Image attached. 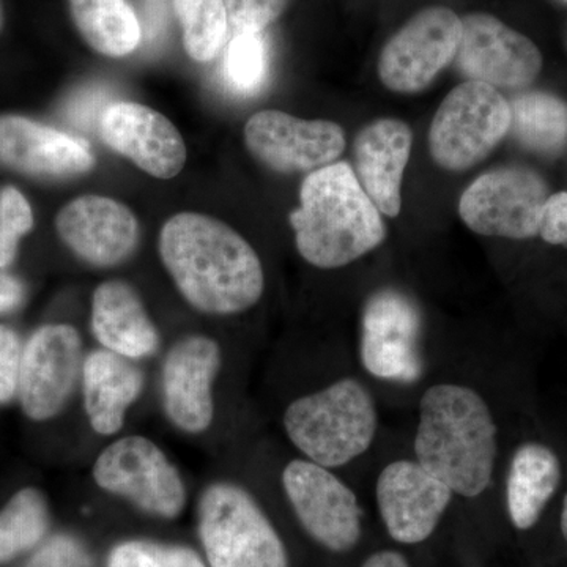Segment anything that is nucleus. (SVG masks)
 <instances>
[{
    "label": "nucleus",
    "instance_id": "nucleus-27",
    "mask_svg": "<svg viewBox=\"0 0 567 567\" xmlns=\"http://www.w3.org/2000/svg\"><path fill=\"white\" fill-rule=\"evenodd\" d=\"M50 528V514L35 488H24L0 513V563L39 546Z\"/></svg>",
    "mask_w": 567,
    "mask_h": 567
},
{
    "label": "nucleus",
    "instance_id": "nucleus-31",
    "mask_svg": "<svg viewBox=\"0 0 567 567\" xmlns=\"http://www.w3.org/2000/svg\"><path fill=\"white\" fill-rule=\"evenodd\" d=\"M25 567H93V559L76 537L59 535L43 544Z\"/></svg>",
    "mask_w": 567,
    "mask_h": 567
},
{
    "label": "nucleus",
    "instance_id": "nucleus-35",
    "mask_svg": "<svg viewBox=\"0 0 567 567\" xmlns=\"http://www.w3.org/2000/svg\"><path fill=\"white\" fill-rule=\"evenodd\" d=\"M104 103L102 92H85L84 95L73 100L70 106V115L74 122L92 123L95 115L99 114L100 106Z\"/></svg>",
    "mask_w": 567,
    "mask_h": 567
},
{
    "label": "nucleus",
    "instance_id": "nucleus-14",
    "mask_svg": "<svg viewBox=\"0 0 567 567\" xmlns=\"http://www.w3.org/2000/svg\"><path fill=\"white\" fill-rule=\"evenodd\" d=\"M82 364L76 328L65 323L39 328L22 350L18 394L25 415L33 421L59 415L76 386Z\"/></svg>",
    "mask_w": 567,
    "mask_h": 567
},
{
    "label": "nucleus",
    "instance_id": "nucleus-28",
    "mask_svg": "<svg viewBox=\"0 0 567 567\" xmlns=\"http://www.w3.org/2000/svg\"><path fill=\"white\" fill-rule=\"evenodd\" d=\"M268 70V48L262 33H235L224 58V76L230 87L252 93L262 87Z\"/></svg>",
    "mask_w": 567,
    "mask_h": 567
},
{
    "label": "nucleus",
    "instance_id": "nucleus-16",
    "mask_svg": "<svg viewBox=\"0 0 567 567\" xmlns=\"http://www.w3.org/2000/svg\"><path fill=\"white\" fill-rule=\"evenodd\" d=\"M221 368L215 339L183 338L166 354L163 365V405L171 423L186 434L208 431L215 416L213 383Z\"/></svg>",
    "mask_w": 567,
    "mask_h": 567
},
{
    "label": "nucleus",
    "instance_id": "nucleus-25",
    "mask_svg": "<svg viewBox=\"0 0 567 567\" xmlns=\"http://www.w3.org/2000/svg\"><path fill=\"white\" fill-rule=\"evenodd\" d=\"M82 39L106 58H125L142 40L141 22L126 0H70Z\"/></svg>",
    "mask_w": 567,
    "mask_h": 567
},
{
    "label": "nucleus",
    "instance_id": "nucleus-29",
    "mask_svg": "<svg viewBox=\"0 0 567 567\" xmlns=\"http://www.w3.org/2000/svg\"><path fill=\"white\" fill-rule=\"evenodd\" d=\"M107 567H207L189 547L153 540H126L112 548Z\"/></svg>",
    "mask_w": 567,
    "mask_h": 567
},
{
    "label": "nucleus",
    "instance_id": "nucleus-9",
    "mask_svg": "<svg viewBox=\"0 0 567 567\" xmlns=\"http://www.w3.org/2000/svg\"><path fill=\"white\" fill-rule=\"evenodd\" d=\"M92 473L96 486L152 516L175 518L185 507L186 488L177 466L145 436H125L104 447Z\"/></svg>",
    "mask_w": 567,
    "mask_h": 567
},
{
    "label": "nucleus",
    "instance_id": "nucleus-7",
    "mask_svg": "<svg viewBox=\"0 0 567 567\" xmlns=\"http://www.w3.org/2000/svg\"><path fill=\"white\" fill-rule=\"evenodd\" d=\"M550 189L527 166H499L476 178L462 193L458 216L472 233L484 237L529 240L539 235Z\"/></svg>",
    "mask_w": 567,
    "mask_h": 567
},
{
    "label": "nucleus",
    "instance_id": "nucleus-34",
    "mask_svg": "<svg viewBox=\"0 0 567 567\" xmlns=\"http://www.w3.org/2000/svg\"><path fill=\"white\" fill-rule=\"evenodd\" d=\"M540 237L546 244L567 246V193H555L544 207Z\"/></svg>",
    "mask_w": 567,
    "mask_h": 567
},
{
    "label": "nucleus",
    "instance_id": "nucleus-32",
    "mask_svg": "<svg viewBox=\"0 0 567 567\" xmlns=\"http://www.w3.org/2000/svg\"><path fill=\"white\" fill-rule=\"evenodd\" d=\"M21 360L20 338L9 327H0V404L10 402L18 394Z\"/></svg>",
    "mask_w": 567,
    "mask_h": 567
},
{
    "label": "nucleus",
    "instance_id": "nucleus-10",
    "mask_svg": "<svg viewBox=\"0 0 567 567\" xmlns=\"http://www.w3.org/2000/svg\"><path fill=\"white\" fill-rule=\"evenodd\" d=\"M461 37L462 18L447 7L417 11L380 52V81L402 95L425 91L456 59Z\"/></svg>",
    "mask_w": 567,
    "mask_h": 567
},
{
    "label": "nucleus",
    "instance_id": "nucleus-8",
    "mask_svg": "<svg viewBox=\"0 0 567 567\" xmlns=\"http://www.w3.org/2000/svg\"><path fill=\"white\" fill-rule=\"evenodd\" d=\"M360 360L369 374L386 382L413 383L423 375V312L404 290L385 287L364 301Z\"/></svg>",
    "mask_w": 567,
    "mask_h": 567
},
{
    "label": "nucleus",
    "instance_id": "nucleus-22",
    "mask_svg": "<svg viewBox=\"0 0 567 567\" xmlns=\"http://www.w3.org/2000/svg\"><path fill=\"white\" fill-rule=\"evenodd\" d=\"M81 379L93 431L104 436L117 434L130 406L140 399L144 375L128 358L102 349L85 358Z\"/></svg>",
    "mask_w": 567,
    "mask_h": 567
},
{
    "label": "nucleus",
    "instance_id": "nucleus-19",
    "mask_svg": "<svg viewBox=\"0 0 567 567\" xmlns=\"http://www.w3.org/2000/svg\"><path fill=\"white\" fill-rule=\"evenodd\" d=\"M0 162L35 177L65 178L89 173L95 164L80 137L20 115L0 117Z\"/></svg>",
    "mask_w": 567,
    "mask_h": 567
},
{
    "label": "nucleus",
    "instance_id": "nucleus-39",
    "mask_svg": "<svg viewBox=\"0 0 567 567\" xmlns=\"http://www.w3.org/2000/svg\"><path fill=\"white\" fill-rule=\"evenodd\" d=\"M561 532H563V536H565V539L567 543V494L565 496V502H563Z\"/></svg>",
    "mask_w": 567,
    "mask_h": 567
},
{
    "label": "nucleus",
    "instance_id": "nucleus-30",
    "mask_svg": "<svg viewBox=\"0 0 567 567\" xmlns=\"http://www.w3.org/2000/svg\"><path fill=\"white\" fill-rule=\"evenodd\" d=\"M290 3L292 0H226L227 17L237 33H262Z\"/></svg>",
    "mask_w": 567,
    "mask_h": 567
},
{
    "label": "nucleus",
    "instance_id": "nucleus-20",
    "mask_svg": "<svg viewBox=\"0 0 567 567\" xmlns=\"http://www.w3.org/2000/svg\"><path fill=\"white\" fill-rule=\"evenodd\" d=\"M412 145V128L399 118H379L368 123L354 136V175L388 218H395L401 213L402 181Z\"/></svg>",
    "mask_w": 567,
    "mask_h": 567
},
{
    "label": "nucleus",
    "instance_id": "nucleus-18",
    "mask_svg": "<svg viewBox=\"0 0 567 567\" xmlns=\"http://www.w3.org/2000/svg\"><path fill=\"white\" fill-rule=\"evenodd\" d=\"M55 229L74 256L93 267L125 262L140 244V223L126 205L111 197H76L59 212Z\"/></svg>",
    "mask_w": 567,
    "mask_h": 567
},
{
    "label": "nucleus",
    "instance_id": "nucleus-1",
    "mask_svg": "<svg viewBox=\"0 0 567 567\" xmlns=\"http://www.w3.org/2000/svg\"><path fill=\"white\" fill-rule=\"evenodd\" d=\"M158 249L178 292L197 311L238 315L262 297L265 275L259 256L219 219L203 213H178L164 223Z\"/></svg>",
    "mask_w": 567,
    "mask_h": 567
},
{
    "label": "nucleus",
    "instance_id": "nucleus-21",
    "mask_svg": "<svg viewBox=\"0 0 567 567\" xmlns=\"http://www.w3.org/2000/svg\"><path fill=\"white\" fill-rule=\"evenodd\" d=\"M92 331L103 349L141 360L158 350L159 334L140 293L123 281L100 284L92 300Z\"/></svg>",
    "mask_w": 567,
    "mask_h": 567
},
{
    "label": "nucleus",
    "instance_id": "nucleus-15",
    "mask_svg": "<svg viewBox=\"0 0 567 567\" xmlns=\"http://www.w3.org/2000/svg\"><path fill=\"white\" fill-rule=\"evenodd\" d=\"M453 491L416 461H395L377 480L380 516L394 540L423 543L450 506Z\"/></svg>",
    "mask_w": 567,
    "mask_h": 567
},
{
    "label": "nucleus",
    "instance_id": "nucleus-13",
    "mask_svg": "<svg viewBox=\"0 0 567 567\" xmlns=\"http://www.w3.org/2000/svg\"><path fill=\"white\" fill-rule=\"evenodd\" d=\"M454 62L466 81L483 82L496 91L528 87L543 70V54L536 44L487 13L462 18Z\"/></svg>",
    "mask_w": 567,
    "mask_h": 567
},
{
    "label": "nucleus",
    "instance_id": "nucleus-23",
    "mask_svg": "<svg viewBox=\"0 0 567 567\" xmlns=\"http://www.w3.org/2000/svg\"><path fill=\"white\" fill-rule=\"evenodd\" d=\"M561 483V464L550 447L529 442L518 446L506 480V502L511 520L518 529H529Z\"/></svg>",
    "mask_w": 567,
    "mask_h": 567
},
{
    "label": "nucleus",
    "instance_id": "nucleus-38",
    "mask_svg": "<svg viewBox=\"0 0 567 567\" xmlns=\"http://www.w3.org/2000/svg\"><path fill=\"white\" fill-rule=\"evenodd\" d=\"M361 567H410L406 559L398 551L383 550L371 555Z\"/></svg>",
    "mask_w": 567,
    "mask_h": 567
},
{
    "label": "nucleus",
    "instance_id": "nucleus-33",
    "mask_svg": "<svg viewBox=\"0 0 567 567\" xmlns=\"http://www.w3.org/2000/svg\"><path fill=\"white\" fill-rule=\"evenodd\" d=\"M0 226L20 238L33 227L31 205L13 186L0 192Z\"/></svg>",
    "mask_w": 567,
    "mask_h": 567
},
{
    "label": "nucleus",
    "instance_id": "nucleus-40",
    "mask_svg": "<svg viewBox=\"0 0 567 567\" xmlns=\"http://www.w3.org/2000/svg\"><path fill=\"white\" fill-rule=\"evenodd\" d=\"M3 24V10H2V2H0V29H2Z\"/></svg>",
    "mask_w": 567,
    "mask_h": 567
},
{
    "label": "nucleus",
    "instance_id": "nucleus-36",
    "mask_svg": "<svg viewBox=\"0 0 567 567\" xmlns=\"http://www.w3.org/2000/svg\"><path fill=\"white\" fill-rule=\"evenodd\" d=\"M24 289L13 276L0 274V312L13 311L21 305Z\"/></svg>",
    "mask_w": 567,
    "mask_h": 567
},
{
    "label": "nucleus",
    "instance_id": "nucleus-5",
    "mask_svg": "<svg viewBox=\"0 0 567 567\" xmlns=\"http://www.w3.org/2000/svg\"><path fill=\"white\" fill-rule=\"evenodd\" d=\"M199 536L210 567H289L281 537L259 503L237 484L205 488Z\"/></svg>",
    "mask_w": 567,
    "mask_h": 567
},
{
    "label": "nucleus",
    "instance_id": "nucleus-24",
    "mask_svg": "<svg viewBox=\"0 0 567 567\" xmlns=\"http://www.w3.org/2000/svg\"><path fill=\"white\" fill-rule=\"evenodd\" d=\"M507 136L536 155L554 158L567 147V103L550 92L518 93L509 102Z\"/></svg>",
    "mask_w": 567,
    "mask_h": 567
},
{
    "label": "nucleus",
    "instance_id": "nucleus-4",
    "mask_svg": "<svg viewBox=\"0 0 567 567\" xmlns=\"http://www.w3.org/2000/svg\"><path fill=\"white\" fill-rule=\"evenodd\" d=\"M282 421L290 442L308 461L336 468L371 447L379 413L368 388L347 377L293 401Z\"/></svg>",
    "mask_w": 567,
    "mask_h": 567
},
{
    "label": "nucleus",
    "instance_id": "nucleus-37",
    "mask_svg": "<svg viewBox=\"0 0 567 567\" xmlns=\"http://www.w3.org/2000/svg\"><path fill=\"white\" fill-rule=\"evenodd\" d=\"M18 241H20V237L0 226V268L13 262L18 251Z\"/></svg>",
    "mask_w": 567,
    "mask_h": 567
},
{
    "label": "nucleus",
    "instance_id": "nucleus-6",
    "mask_svg": "<svg viewBox=\"0 0 567 567\" xmlns=\"http://www.w3.org/2000/svg\"><path fill=\"white\" fill-rule=\"evenodd\" d=\"M509 102L491 85L465 81L453 89L432 118L429 153L436 166L462 173L484 162L506 140Z\"/></svg>",
    "mask_w": 567,
    "mask_h": 567
},
{
    "label": "nucleus",
    "instance_id": "nucleus-26",
    "mask_svg": "<svg viewBox=\"0 0 567 567\" xmlns=\"http://www.w3.org/2000/svg\"><path fill=\"white\" fill-rule=\"evenodd\" d=\"M182 25L183 47L193 61L212 62L226 43V0H173Z\"/></svg>",
    "mask_w": 567,
    "mask_h": 567
},
{
    "label": "nucleus",
    "instance_id": "nucleus-3",
    "mask_svg": "<svg viewBox=\"0 0 567 567\" xmlns=\"http://www.w3.org/2000/svg\"><path fill=\"white\" fill-rule=\"evenodd\" d=\"M290 224L300 256L322 270L347 267L386 238L382 213L346 162L306 175Z\"/></svg>",
    "mask_w": 567,
    "mask_h": 567
},
{
    "label": "nucleus",
    "instance_id": "nucleus-11",
    "mask_svg": "<svg viewBox=\"0 0 567 567\" xmlns=\"http://www.w3.org/2000/svg\"><path fill=\"white\" fill-rule=\"evenodd\" d=\"M282 486L298 520L317 543L333 551L352 550L361 537V507L352 488L330 468L295 458L282 472Z\"/></svg>",
    "mask_w": 567,
    "mask_h": 567
},
{
    "label": "nucleus",
    "instance_id": "nucleus-12",
    "mask_svg": "<svg viewBox=\"0 0 567 567\" xmlns=\"http://www.w3.org/2000/svg\"><path fill=\"white\" fill-rule=\"evenodd\" d=\"M249 153L279 174L315 173L338 162L346 151L339 123L303 121L282 111H260L245 125Z\"/></svg>",
    "mask_w": 567,
    "mask_h": 567
},
{
    "label": "nucleus",
    "instance_id": "nucleus-17",
    "mask_svg": "<svg viewBox=\"0 0 567 567\" xmlns=\"http://www.w3.org/2000/svg\"><path fill=\"white\" fill-rule=\"evenodd\" d=\"M99 122L104 144L145 174L169 181L185 167V141L162 112L140 103L117 102L107 104Z\"/></svg>",
    "mask_w": 567,
    "mask_h": 567
},
{
    "label": "nucleus",
    "instance_id": "nucleus-2",
    "mask_svg": "<svg viewBox=\"0 0 567 567\" xmlns=\"http://www.w3.org/2000/svg\"><path fill=\"white\" fill-rule=\"evenodd\" d=\"M496 424L487 402L473 388L439 383L420 401L416 462L453 494L475 498L492 483Z\"/></svg>",
    "mask_w": 567,
    "mask_h": 567
}]
</instances>
